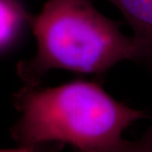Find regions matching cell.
Wrapping results in <instances>:
<instances>
[{"instance_id":"5b68a950","label":"cell","mask_w":152,"mask_h":152,"mask_svg":"<svg viewBox=\"0 0 152 152\" xmlns=\"http://www.w3.org/2000/svg\"><path fill=\"white\" fill-rule=\"evenodd\" d=\"M64 145H59L50 152H60ZM73 152H83L74 150ZM96 152H152V126L150 127L140 139L134 141L124 140L120 144L107 150Z\"/></svg>"},{"instance_id":"3957f363","label":"cell","mask_w":152,"mask_h":152,"mask_svg":"<svg viewBox=\"0 0 152 152\" xmlns=\"http://www.w3.org/2000/svg\"><path fill=\"white\" fill-rule=\"evenodd\" d=\"M115 5L134 31L135 62L152 69V0H107Z\"/></svg>"},{"instance_id":"277c9868","label":"cell","mask_w":152,"mask_h":152,"mask_svg":"<svg viewBox=\"0 0 152 152\" xmlns=\"http://www.w3.org/2000/svg\"><path fill=\"white\" fill-rule=\"evenodd\" d=\"M31 19L18 0H0V53L20 40Z\"/></svg>"},{"instance_id":"6da1fadb","label":"cell","mask_w":152,"mask_h":152,"mask_svg":"<svg viewBox=\"0 0 152 152\" xmlns=\"http://www.w3.org/2000/svg\"><path fill=\"white\" fill-rule=\"evenodd\" d=\"M13 98L20 116L10 134L18 145L58 143L83 152L103 151L124 141V132L147 117L115 100L96 82L24 85Z\"/></svg>"},{"instance_id":"7a4b0ae2","label":"cell","mask_w":152,"mask_h":152,"mask_svg":"<svg viewBox=\"0 0 152 152\" xmlns=\"http://www.w3.org/2000/svg\"><path fill=\"white\" fill-rule=\"evenodd\" d=\"M119 26L91 0H48L31 21L37 51L18 63L17 75L24 85L38 86L53 69L101 78L121 61L135 62L134 38L124 35Z\"/></svg>"},{"instance_id":"8992f818","label":"cell","mask_w":152,"mask_h":152,"mask_svg":"<svg viewBox=\"0 0 152 152\" xmlns=\"http://www.w3.org/2000/svg\"><path fill=\"white\" fill-rule=\"evenodd\" d=\"M62 144L56 143L55 145H18L13 149L0 150V152H50Z\"/></svg>"}]
</instances>
